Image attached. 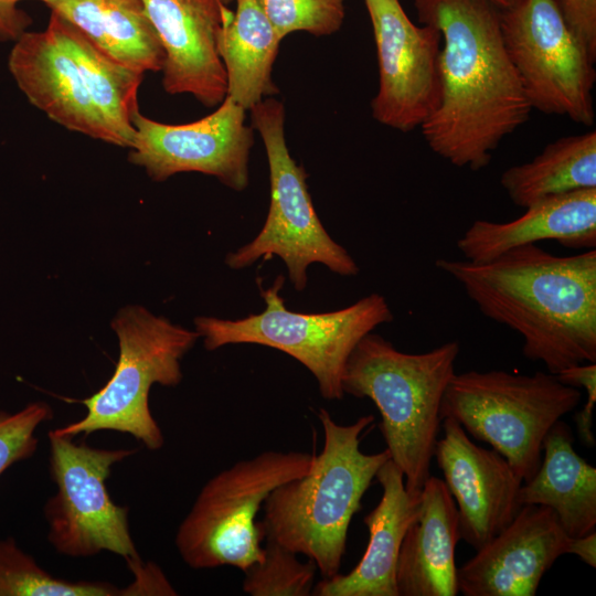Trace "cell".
<instances>
[{
	"label": "cell",
	"mask_w": 596,
	"mask_h": 596,
	"mask_svg": "<svg viewBox=\"0 0 596 596\" xmlns=\"http://www.w3.org/2000/svg\"><path fill=\"white\" fill-rule=\"evenodd\" d=\"M219 1H220L221 3L227 6V4H230V3H232V2H234V1H236V0H219Z\"/></svg>",
	"instance_id": "obj_35"
},
{
	"label": "cell",
	"mask_w": 596,
	"mask_h": 596,
	"mask_svg": "<svg viewBox=\"0 0 596 596\" xmlns=\"http://www.w3.org/2000/svg\"><path fill=\"white\" fill-rule=\"evenodd\" d=\"M25 0H0V41H15L32 23L31 17L19 8Z\"/></svg>",
	"instance_id": "obj_32"
},
{
	"label": "cell",
	"mask_w": 596,
	"mask_h": 596,
	"mask_svg": "<svg viewBox=\"0 0 596 596\" xmlns=\"http://www.w3.org/2000/svg\"><path fill=\"white\" fill-rule=\"evenodd\" d=\"M318 418L324 439L321 451L313 455L306 475L270 492L259 526L265 539L307 556L324 578H330L339 573L352 518L390 454L386 449L375 454L360 449L373 415L342 425L320 408Z\"/></svg>",
	"instance_id": "obj_3"
},
{
	"label": "cell",
	"mask_w": 596,
	"mask_h": 596,
	"mask_svg": "<svg viewBox=\"0 0 596 596\" xmlns=\"http://www.w3.org/2000/svg\"><path fill=\"white\" fill-rule=\"evenodd\" d=\"M283 40L305 31L313 35L337 32L344 20L345 0H256Z\"/></svg>",
	"instance_id": "obj_28"
},
{
	"label": "cell",
	"mask_w": 596,
	"mask_h": 596,
	"mask_svg": "<svg viewBox=\"0 0 596 596\" xmlns=\"http://www.w3.org/2000/svg\"><path fill=\"white\" fill-rule=\"evenodd\" d=\"M266 539L262 558L244 573L243 592L251 596H309L315 587L316 564Z\"/></svg>",
	"instance_id": "obj_27"
},
{
	"label": "cell",
	"mask_w": 596,
	"mask_h": 596,
	"mask_svg": "<svg viewBox=\"0 0 596 596\" xmlns=\"http://www.w3.org/2000/svg\"><path fill=\"white\" fill-rule=\"evenodd\" d=\"M459 351V343L449 341L427 352L406 353L370 332L347 361L343 393L375 404L390 459L412 493L419 492L430 476L441 400L456 373Z\"/></svg>",
	"instance_id": "obj_4"
},
{
	"label": "cell",
	"mask_w": 596,
	"mask_h": 596,
	"mask_svg": "<svg viewBox=\"0 0 596 596\" xmlns=\"http://www.w3.org/2000/svg\"><path fill=\"white\" fill-rule=\"evenodd\" d=\"M536 473L523 482L520 505L550 508L570 538H579L596 529V468L574 449L571 427L557 421L543 441Z\"/></svg>",
	"instance_id": "obj_21"
},
{
	"label": "cell",
	"mask_w": 596,
	"mask_h": 596,
	"mask_svg": "<svg viewBox=\"0 0 596 596\" xmlns=\"http://www.w3.org/2000/svg\"><path fill=\"white\" fill-rule=\"evenodd\" d=\"M9 71L28 100L68 130L118 146L84 76L54 29L25 31L14 41Z\"/></svg>",
	"instance_id": "obj_17"
},
{
	"label": "cell",
	"mask_w": 596,
	"mask_h": 596,
	"mask_svg": "<svg viewBox=\"0 0 596 596\" xmlns=\"http://www.w3.org/2000/svg\"><path fill=\"white\" fill-rule=\"evenodd\" d=\"M418 21L441 33L440 102L421 127L430 150L455 167H487L532 108L505 50L500 8L489 0H415Z\"/></svg>",
	"instance_id": "obj_1"
},
{
	"label": "cell",
	"mask_w": 596,
	"mask_h": 596,
	"mask_svg": "<svg viewBox=\"0 0 596 596\" xmlns=\"http://www.w3.org/2000/svg\"><path fill=\"white\" fill-rule=\"evenodd\" d=\"M489 1L492 2L494 6H497L498 8L502 9V8H507L511 6L515 0H489Z\"/></svg>",
	"instance_id": "obj_34"
},
{
	"label": "cell",
	"mask_w": 596,
	"mask_h": 596,
	"mask_svg": "<svg viewBox=\"0 0 596 596\" xmlns=\"http://www.w3.org/2000/svg\"><path fill=\"white\" fill-rule=\"evenodd\" d=\"M281 40L256 0L223 8L217 52L226 73V96L245 110L277 93L273 65Z\"/></svg>",
	"instance_id": "obj_23"
},
{
	"label": "cell",
	"mask_w": 596,
	"mask_h": 596,
	"mask_svg": "<svg viewBox=\"0 0 596 596\" xmlns=\"http://www.w3.org/2000/svg\"><path fill=\"white\" fill-rule=\"evenodd\" d=\"M489 319L523 338V355L547 372L596 362V249L557 256L536 244L483 263L439 258Z\"/></svg>",
	"instance_id": "obj_2"
},
{
	"label": "cell",
	"mask_w": 596,
	"mask_h": 596,
	"mask_svg": "<svg viewBox=\"0 0 596 596\" xmlns=\"http://www.w3.org/2000/svg\"><path fill=\"white\" fill-rule=\"evenodd\" d=\"M576 39L596 60V0H555Z\"/></svg>",
	"instance_id": "obj_31"
},
{
	"label": "cell",
	"mask_w": 596,
	"mask_h": 596,
	"mask_svg": "<svg viewBox=\"0 0 596 596\" xmlns=\"http://www.w3.org/2000/svg\"><path fill=\"white\" fill-rule=\"evenodd\" d=\"M566 554L578 556L585 564L596 567V531L579 538H571Z\"/></svg>",
	"instance_id": "obj_33"
},
{
	"label": "cell",
	"mask_w": 596,
	"mask_h": 596,
	"mask_svg": "<svg viewBox=\"0 0 596 596\" xmlns=\"http://www.w3.org/2000/svg\"><path fill=\"white\" fill-rule=\"evenodd\" d=\"M500 184L524 209L549 196L596 188V130L549 143L531 161L502 172Z\"/></svg>",
	"instance_id": "obj_25"
},
{
	"label": "cell",
	"mask_w": 596,
	"mask_h": 596,
	"mask_svg": "<svg viewBox=\"0 0 596 596\" xmlns=\"http://www.w3.org/2000/svg\"><path fill=\"white\" fill-rule=\"evenodd\" d=\"M51 417V407L44 402L28 404L17 413H0V475L35 453V429Z\"/></svg>",
	"instance_id": "obj_29"
},
{
	"label": "cell",
	"mask_w": 596,
	"mask_h": 596,
	"mask_svg": "<svg viewBox=\"0 0 596 596\" xmlns=\"http://www.w3.org/2000/svg\"><path fill=\"white\" fill-rule=\"evenodd\" d=\"M441 427L434 456L456 501L460 540L478 550L515 517L523 480L497 450L471 441L455 419L443 418Z\"/></svg>",
	"instance_id": "obj_14"
},
{
	"label": "cell",
	"mask_w": 596,
	"mask_h": 596,
	"mask_svg": "<svg viewBox=\"0 0 596 596\" xmlns=\"http://www.w3.org/2000/svg\"><path fill=\"white\" fill-rule=\"evenodd\" d=\"M571 538L547 507L521 505L513 520L457 568L465 596H533L543 575L566 554Z\"/></svg>",
	"instance_id": "obj_15"
},
{
	"label": "cell",
	"mask_w": 596,
	"mask_h": 596,
	"mask_svg": "<svg viewBox=\"0 0 596 596\" xmlns=\"http://www.w3.org/2000/svg\"><path fill=\"white\" fill-rule=\"evenodd\" d=\"M364 1L379 65L373 118L403 132L422 127L440 102L441 33L413 23L398 0Z\"/></svg>",
	"instance_id": "obj_12"
},
{
	"label": "cell",
	"mask_w": 596,
	"mask_h": 596,
	"mask_svg": "<svg viewBox=\"0 0 596 596\" xmlns=\"http://www.w3.org/2000/svg\"><path fill=\"white\" fill-rule=\"evenodd\" d=\"M245 111L226 96L215 111L189 124H162L137 113L129 161L142 167L155 181L179 172H201L243 191L248 184L254 143Z\"/></svg>",
	"instance_id": "obj_13"
},
{
	"label": "cell",
	"mask_w": 596,
	"mask_h": 596,
	"mask_svg": "<svg viewBox=\"0 0 596 596\" xmlns=\"http://www.w3.org/2000/svg\"><path fill=\"white\" fill-rule=\"evenodd\" d=\"M581 401L577 387L563 384L550 372L468 371L455 373L449 381L440 416L455 419L475 439L489 444L526 482L540 467L549 430Z\"/></svg>",
	"instance_id": "obj_5"
},
{
	"label": "cell",
	"mask_w": 596,
	"mask_h": 596,
	"mask_svg": "<svg viewBox=\"0 0 596 596\" xmlns=\"http://www.w3.org/2000/svg\"><path fill=\"white\" fill-rule=\"evenodd\" d=\"M313 455L265 450L213 476L178 528L175 546L192 568L234 566L245 572L262 558L256 518L277 487L302 477Z\"/></svg>",
	"instance_id": "obj_6"
},
{
	"label": "cell",
	"mask_w": 596,
	"mask_h": 596,
	"mask_svg": "<svg viewBox=\"0 0 596 596\" xmlns=\"http://www.w3.org/2000/svg\"><path fill=\"white\" fill-rule=\"evenodd\" d=\"M508 55L529 104L546 115L595 121V62L567 26L555 0H515L499 11Z\"/></svg>",
	"instance_id": "obj_10"
},
{
	"label": "cell",
	"mask_w": 596,
	"mask_h": 596,
	"mask_svg": "<svg viewBox=\"0 0 596 596\" xmlns=\"http://www.w3.org/2000/svg\"><path fill=\"white\" fill-rule=\"evenodd\" d=\"M284 277L260 294L266 308L237 320L195 318L199 337L213 351L226 344L255 343L285 352L305 365L326 400L344 396L342 377L359 341L377 326L393 320L385 298L371 294L353 305L330 312L301 313L286 308L280 290Z\"/></svg>",
	"instance_id": "obj_7"
},
{
	"label": "cell",
	"mask_w": 596,
	"mask_h": 596,
	"mask_svg": "<svg viewBox=\"0 0 596 596\" xmlns=\"http://www.w3.org/2000/svg\"><path fill=\"white\" fill-rule=\"evenodd\" d=\"M119 590L106 582H71L42 570L13 539L0 540V596H113Z\"/></svg>",
	"instance_id": "obj_26"
},
{
	"label": "cell",
	"mask_w": 596,
	"mask_h": 596,
	"mask_svg": "<svg viewBox=\"0 0 596 596\" xmlns=\"http://www.w3.org/2000/svg\"><path fill=\"white\" fill-rule=\"evenodd\" d=\"M111 328L119 344L113 376L82 401L87 409L82 419L54 432L74 437L115 430L130 434L149 450H158L164 438L149 408V391L156 383L175 386L181 382L180 360L194 345L199 333L139 306L123 308Z\"/></svg>",
	"instance_id": "obj_8"
},
{
	"label": "cell",
	"mask_w": 596,
	"mask_h": 596,
	"mask_svg": "<svg viewBox=\"0 0 596 596\" xmlns=\"http://www.w3.org/2000/svg\"><path fill=\"white\" fill-rule=\"evenodd\" d=\"M383 493L363 522L369 530L366 550L348 574H337L315 585L317 596H398L396 564L406 530L416 518L421 491L409 492L401 469L387 459L377 470Z\"/></svg>",
	"instance_id": "obj_19"
},
{
	"label": "cell",
	"mask_w": 596,
	"mask_h": 596,
	"mask_svg": "<svg viewBox=\"0 0 596 596\" xmlns=\"http://www.w3.org/2000/svg\"><path fill=\"white\" fill-rule=\"evenodd\" d=\"M249 110L252 128L258 131L268 160L269 211L258 235L227 254L226 265L241 269L276 255L286 264L289 279L299 291L306 288L307 269L313 263L342 276L356 275L359 267L354 259L321 224L308 191V175L289 153L284 104L267 97Z\"/></svg>",
	"instance_id": "obj_9"
},
{
	"label": "cell",
	"mask_w": 596,
	"mask_h": 596,
	"mask_svg": "<svg viewBox=\"0 0 596 596\" xmlns=\"http://www.w3.org/2000/svg\"><path fill=\"white\" fill-rule=\"evenodd\" d=\"M47 24L75 58L91 97L116 135L118 146L131 148L132 120L139 113L138 89L143 74L110 57L56 12L51 11Z\"/></svg>",
	"instance_id": "obj_24"
},
{
	"label": "cell",
	"mask_w": 596,
	"mask_h": 596,
	"mask_svg": "<svg viewBox=\"0 0 596 596\" xmlns=\"http://www.w3.org/2000/svg\"><path fill=\"white\" fill-rule=\"evenodd\" d=\"M119 63L161 71L164 52L141 0H39Z\"/></svg>",
	"instance_id": "obj_22"
},
{
	"label": "cell",
	"mask_w": 596,
	"mask_h": 596,
	"mask_svg": "<svg viewBox=\"0 0 596 596\" xmlns=\"http://www.w3.org/2000/svg\"><path fill=\"white\" fill-rule=\"evenodd\" d=\"M459 540L455 500L444 480L430 475L421 490L418 513L398 552V596L457 595L455 547Z\"/></svg>",
	"instance_id": "obj_20"
},
{
	"label": "cell",
	"mask_w": 596,
	"mask_h": 596,
	"mask_svg": "<svg viewBox=\"0 0 596 596\" xmlns=\"http://www.w3.org/2000/svg\"><path fill=\"white\" fill-rule=\"evenodd\" d=\"M50 473L56 493L44 508L49 542L61 554L88 557L102 551L139 562L129 531L128 508L106 489L115 464L136 449H102L75 444L72 436L49 432Z\"/></svg>",
	"instance_id": "obj_11"
},
{
	"label": "cell",
	"mask_w": 596,
	"mask_h": 596,
	"mask_svg": "<svg viewBox=\"0 0 596 596\" xmlns=\"http://www.w3.org/2000/svg\"><path fill=\"white\" fill-rule=\"evenodd\" d=\"M547 240L574 249L596 247V188L542 199L509 222L476 220L458 238L457 248L465 259L483 263Z\"/></svg>",
	"instance_id": "obj_18"
},
{
	"label": "cell",
	"mask_w": 596,
	"mask_h": 596,
	"mask_svg": "<svg viewBox=\"0 0 596 596\" xmlns=\"http://www.w3.org/2000/svg\"><path fill=\"white\" fill-rule=\"evenodd\" d=\"M141 1L164 52V91L191 94L206 107L220 105L227 92L217 52L225 4L219 0Z\"/></svg>",
	"instance_id": "obj_16"
},
{
	"label": "cell",
	"mask_w": 596,
	"mask_h": 596,
	"mask_svg": "<svg viewBox=\"0 0 596 596\" xmlns=\"http://www.w3.org/2000/svg\"><path fill=\"white\" fill-rule=\"evenodd\" d=\"M566 385L582 387L586 391V404L575 415V423L581 441L592 447L595 445L593 435V411L596 401V362L581 363L566 368L555 374Z\"/></svg>",
	"instance_id": "obj_30"
}]
</instances>
